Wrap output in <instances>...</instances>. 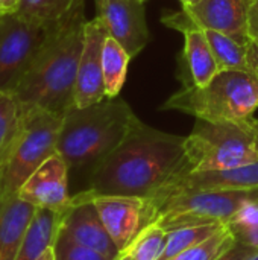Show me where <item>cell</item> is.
Listing matches in <instances>:
<instances>
[{
  "label": "cell",
  "instance_id": "cell-22",
  "mask_svg": "<svg viewBox=\"0 0 258 260\" xmlns=\"http://www.w3.org/2000/svg\"><path fill=\"white\" fill-rule=\"evenodd\" d=\"M236 244L234 233L225 225L208 239L193 245L172 260H217Z\"/></svg>",
  "mask_w": 258,
  "mask_h": 260
},
{
  "label": "cell",
  "instance_id": "cell-31",
  "mask_svg": "<svg viewBox=\"0 0 258 260\" xmlns=\"http://www.w3.org/2000/svg\"><path fill=\"white\" fill-rule=\"evenodd\" d=\"M20 0H0V15L3 14H15L18 9Z\"/></svg>",
  "mask_w": 258,
  "mask_h": 260
},
{
  "label": "cell",
  "instance_id": "cell-20",
  "mask_svg": "<svg viewBox=\"0 0 258 260\" xmlns=\"http://www.w3.org/2000/svg\"><path fill=\"white\" fill-rule=\"evenodd\" d=\"M204 32L216 58L219 70H248L246 53L249 41L246 44L240 43L233 37L214 29H204Z\"/></svg>",
  "mask_w": 258,
  "mask_h": 260
},
{
  "label": "cell",
  "instance_id": "cell-11",
  "mask_svg": "<svg viewBox=\"0 0 258 260\" xmlns=\"http://www.w3.org/2000/svg\"><path fill=\"white\" fill-rule=\"evenodd\" d=\"M61 232L73 241L102 253L109 260H116L120 256V251L100 219L93 195L87 189L71 197L62 213Z\"/></svg>",
  "mask_w": 258,
  "mask_h": 260
},
{
  "label": "cell",
  "instance_id": "cell-25",
  "mask_svg": "<svg viewBox=\"0 0 258 260\" xmlns=\"http://www.w3.org/2000/svg\"><path fill=\"white\" fill-rule=\"evenodd\" d=\"M23 107L18 104L14 94H0V154L14 136L21 119Z\"/></svg>",
  "mask_w": 258,
  "mask_h": 260
},
{
  "label": "cell",
  "instance_id": "cell-19",
  "mask_svg": "<svg viewBox=\"0 0 258 260\" xmlns=\"http://www.w3.org/2000/svg\"><path fill=\"white\" fill-rule=\"evenodd\" d=\"M129 53L111 37H106L102 52V70L106 98H117L126 81Z\"/></svg>",
  "mask_w": 258,
  "mask_h": 260
},
{
  "label": "cell",
  "instance_id": "cell-32",
  "mask_svg": "<svg viewBox=\"0 0 258 260\" xmlns=\"http://www.w3.org/2000/svg\"><path fill=\"white\" fill-rule=\"evenodd\" d=\"M38 260H55L53 247H52V248H49V250H47V251H46V253H44V254H43V256H41Z\"/></svg>",
  "mask_w": 258,
  "mask_h": 260
},
{
  "label": "cell",
  "instance_id": "cell-16",
  "mask_svg": "<svg viewBox=\"0 0 258 260\" xmlns=\"http://www.w3.org/2000/svg\"><path fill=\"white\" fill-rule=\"evenodd\" d=\"M182 35H184V50H182L184 59L181 61V64L184 66V70H181L179 75L184 73V76H178V78L181 79L182 87L184 85L204 87L220 72L216 58L211 52V47L208 44V40L202 27L192 26L186 29Z\"/></svg>",
  "mask_w": 258,
  "mask_h": 260
},
{
  "label": "cell",
  "instance_id": "cell-4",
  "mask_svg": "<svg viewBox=\"0 0 258 260\" xmlns=\"http://www.w3.org/2000/svg\"><path fill=\"white\" fill-rule=\"evenodd\" d=\"M257 108L258 76L248 70H220L207 85H184L161 105L213 123L248 120Z\"/></svg>",
  "mask_w": 258,
  "mask_h": 260
},
{
  "label": "cell",
  "instance_id": "cell-1",
  "mask_svg": "<svg viewBox=\"0 0 258 260\" xmlns=\"http://www.w3.org/2000/svg\"><path fill=\"white\" fill-rule=\"evenodd\" d=\"M186 137L138 120L122 145L90 172L93 197L151 198L186 172Z\"/></svg>",
  "mask_w": 258,
  "mask_h": 260
},
{
  "label": "cell",
  "instance_id": "cell-14",
  "mask_svg": "<svg viewBox=\"0 0 258 260\" xmlns=\"http://www.w3.org/2000/svg\"><path fill=\"white\" fill-rule=\"evenodd\" d=\"M68 172L67 163L56 152L23 183L17 195L36 209L62 212L71 200L68 195Z\"/></svg>",
  "mask_w": 258,
  "mask_h": 260
},
{
  "label": "cell",
  "instance_id": "cell-17",
  "mask_svg": "<svg viewBox=\"0 0 258 260\" xmlns=\"http://www.w3.org/2000/svg\"><path fill=\"white\" fill-rule=\"evenodd\" d=\"M35 212L17 193H0V260H15Z\"/></svg>",
  "mask_w": 258,
  "mask_h": 260
},
{
  "label": "cell",
  "instance_id": "cell-24",
  "mask_svg": "<svg viewBox=\"0 0 258 260\" xmlns=\"http://www.w3.org/2000/svg\"><path fill=\"white\" fill-rule=\"evenodd\" d=\"M167 233L158 225L152 224L146 227L126 250L134 260H158L166 247Z\"/></svg>",
  "mask_w": 258,
  "mask_h": 260
},
{
  "label": "cell",
  "instance_id": "cell-10",
  "mask_svg": "<svg viewBox=\"0 0 258 260\" xmlns=\"http://www.w3.org/2000/svg\"><path fill=\"white\" fill-rule=\"evenodd\" d=\"M96 17L131 58L137 56L149 43L144 5L140 0H94Z\"/></svg>",
  "mask_w": 258,
  "mask_h": 260
},
{
  "label": "cell",
  "instance_id": "cell-5",
  "mask_svg": "<svg viewBox=\"0 0 258 260\" xmlns=\"http://www.w3.org/2000/svg\"><path fill=\"white\" fill-rule=\"evenodd\" d=\"M186 172L227 171L258 161V120H196L184 142ZM182 175V174H181Z\"/></svg>",
  "mask_w": 258,
  "mask_h": 260
},
{
  "label": "cell",
  "instance_id": "cell-15",
  "mask_svg": "<svg viewBox=\"0 0 258 260\" xmlns=\"http://www.w3.org/2000/svg\"><path fill=\"white\" fill-rule=\"evenodd\" d=\"M258 189V161L227 169V171H208L182 174L172 178L155 195H169L176 192H195V190H249Z\"/></svg>",
  "mask_w": 258,
  "mask_h": 260
},
{
  "label": "cell",
  "instance_id": "cell-8",
  "mask_svg": "<svg viewBox=\"0 0 258 260\" xmlns=\"http://www.w3.org/2000/svg\"><path fill=\"white\" fill-rule=\"evenodd\" d=\"M70 11L53 23L29 21L18 14L0 15V94L17 90L38 53L65 24Z\"/></svg>",
  "mask_w": 258,
  "mask_h": 260
},
{
  "label": "cell",
  "instance_id": "cell-18",
  "mask_svg": "<svg viewBox=\"0 0 258 260\" xmlns=\"http://www.w3.org/2000/svg\"><path fill=\"white\" fill-rule=\"evenodd\" d=\"M62 212L50 209H36L20 245L15 260H38L55 241L61 230Z\"/></svg>",
  "mask_w": 258,
  "mask_h": 260
},
{
  "label": "cell",
  "instance_id": "cell-36",
  "mask_svg": "<svg viewBox=\"0 0 258 260\" xmlns=\"http://www.w3.org/2000/svg\"><path fill=\"white\" fill-rule=\"evenodd\" d=\"M249 260H258V251L257 253H255V254H254V256H252V257H251V259Z\"/></svg>",
  "mask_w": 258,
  "mask_h": 260
},
{
  "label": "cell",
  "instance_id": "cell-2",
  "mask_svg": "<svg viewBox=\"0 0 258 260\" xmlns=\"http://www.w3.org/2000/svg\"><path fill=\"white\" fill-rule=\"evenodd\" d=\"M85 24V0H76L65 24L38 53L12 93L21 107H35L61 116L75 107Z\"/></svg>",
  "mask_w": 258,
  "mask_h": 260
},
{
  "label": "cell",
  "instance_id": "cell-21",
  "mask_svg": "<svg viewBox=\"0 0 258 260\" xmlns=\"http://www.w3.org/2000/svg\"><path fill=\"white\" fill-rule=\"evenodd\" d=\"M224 224H208L201 227H189V229H179L167 233L166 247L163 250V254L158 260H172L181 254L182 251L192 248L193 245L208 239L216 232L224 229Z\"/></svg>",
  "mask_w": 258,
  "mask_h": 260
},
{
  "label": "cell",
  "instance_id": "cell-28",
  "mask_svg": "<svg viewBox=\"0 0 258 260\" xmlns=\"http://www.w3.org/2000/svg\"><path fill=\"white\" fill-rule=\"evenodd\" d=\"M246 66L248 70L258 76V38H249L248 53H246Z\"/></svg>",
  "mask_w": 258,
  "mask_h": 260
},
{
  "label": "cell",
  "instance_id": "cell-13",
  "mask_svg": "<svg viewBox=\"0 0 258 260\" xmlns=\"http://www.w3.org/2000/svg\"><path fill=\"white\" fill-rule=\"evenodd\" d=\"M100 219L116 244L117 250L125 253L135 238L148 227L146 200L138 197H93Z\"/></svg>",
  "mask_w": 258,
  "mask_h": 260
},
{
  "label": "cell",
  "instance_id": "cell-9",
  "mask_svg": "<svg viewBox=\"0 0 258 260\" xmlns=\"http://www.w3.org/2000/svg\"><path fill=\"white\" fill-rule=\"evenodd\" d=\"M258 0H201L193 6H181L179 11L167 12L161 21L178 32L192 26L220 30L240 43L249 41L248 18Z\"/></svg>",
  "mask_w": 258,
  "mask_h": 260
},
{
  "label": "cell",
  "instance_id": "cell-7",
  "mask_svg": "<svg viewBox=\"0 0 258 260\" xmlns=\"http://www.w3.org/2000/svg\"><path fill=\"white\" fill-rule=\"evenodd\" d=\"M64 116L23 107L17 131L0 154V193H17L23 183L53 154Z\"/></svg>",
  "mask_w": 258,
  "mask_h": 260
},
{
  "label": "cell",
  "instance_id": "cell-27",
  "mask_svg": "<svg viewBox=\"0 0 258 260\" xmlns=\"http://www.w3.org/2000/svg\"><path fill=\"white\" fill-rule=\"evenodd\" d=\"M257 251L258 250H255V248L236 241L233 248L228 250L224 256H220L217 260H249Z\"/></svg>",
  "mask_w": 258,
  "mask_h": 260
},
{
  "label": "cell",
  "instance_id": "cell-34",
  "mask_svg": "<svg viewBox=\"0 0 258 260\" xmlns=\"http://www.w3.org/2000/svg\"><path fill=\"white\" fill-rule=\"evenodd\" d=\"M201 0H187V6H193V5H196V3H199Z\"/></svg>",
  "mask_w": 258,
  "mask_h": 260
},
{
  "label": "cell",
  "instance_id": "cell-26",
  "mask_svg": "<svg viewBox=\"0 0 258 260\" xmlns=\"http://www.w3.org/2000/svg\"><path fill=\"white\" fill-rule=\"evenodd\" d=\"M55 260H109L102 253L85 247L59 230L53 245Z\"/></svg>",
  "mask_w": 258,
  "mask_h": 260
},
{
  "label": "cell",
  "instance_id": "cell-29",
  "mask_svg": "<svg viewBox=\"0 0 258 260\" xmlns=\"http://www.w3.org/2000/svg\"><path fill=\"white\" fill-rule=\"evenodd\" d=\"M236 241H239V242H242L245 245H249V247L258 250V227H255L254 230L246 232V233L237 235L236 236Z\"/></svg>",
  "mask_w": 258,
  "mask_h": 260
},
{
  "label": "cell",
  "instance_id": "cell-6",
  "mask_svg": "<svg viewBox=\"0 0 258 260\" xmlns=\"http://www.w3.org/2000/svg\"><path fill=\"white\" fill-rule=\"evenodd\" d=\"M258 200V189L195 190L146 198V224H158L166 233L208 224L227 225L249 201Z\"/></svg>",
  "mask_w": 258,
  "mask_h": 260
},
{
  "label": "cell",
  "instance_id": "cell-23",
  "mask_svg": "<svg viewBox=\"0 0 258 260\" xmlns=\"http://www.w3.org/2000/svg\"><path fill=\"white\" fill-rule=\"evenodd\" d=\"M76 0H20L15 14L36 23H53L61 20Z\"/></svg>",
  "mask_w": 258,
  "mask_h": 260
},
{
  "label": "cell",
  "instance_id": "cell-30",
  "mask_svg": "<svg viewBox=\"0 0 258 260\" xmlns=\"http://www.w3.org/2000/svg\"><path fill=\"white\" fill-rule=\"evenodd\" d=\"M248 34L252 38H258V2L252 6L248 18Z\"/></svg>",
  "mask_w": 258,
  "mask_h": 260
},
{
  "label": "cell",
  "instance_id": "cell-37",
  "mask_svg": "<svg viewBox=\"0 0 258 260\" xmlns=\"http://www.w3.org/2000/svg\"><path fill=\"white\" fill-rule=\"evenodd\" d=\"M140 2H143V3H144V0H140Z\"/></svg>",
  "mask_w": 258,
  "mask_h": 260
},
{
  "label": "cell",
  "instance_id": "cell-35",
  "mask_svg": "<svg viewBox=\"0 0 258 260\" xmlns=\"http://www.w3.org/2000/svg\"><path fill=\"white\" fill-rule=\"evenodd\" d=\"M181 6H187V0H179Z\"/></svg>",
  "mask_w": 258,
  "mask_h": 260
},
{
  "label": "cell",
  "instance_id": "cell-12",
  "mask_svg": "<svg viewBox=\"0 0 258 260\" xmlns=\"http://www.w3.org/2000/svg\"><path fill=\"white\" fill-rule=\"evenodd\" d=\"M106 37L108 32L97 17L87 21L75 87V107L84 108L106 99L102 70V52Z\"/></svg>",
  "mask_w": 258,
  "mask_h": 260
},
{
  "label": "cell",
  "instance_id": "cell-33",
  "mask_svg": "<svg viewBox=\"0 0 258 260\" xmlns=\"http://www.w3.org/2000/svg\"><path fill=\"white\" fill-rule=\"evenodd\" d=\"M116 260H134V257H132L128 251H125V253H122Z\"/></svg>",
  "mask_w": 258,
  "mask_h": 260
},
{
  "label": "cell",
  "instance_id": "cell-3",
  "mask_svg": "<svg viewBox=\"0 0 258 260\" xmlns=\"http://www.w3.org/2000/svg\"><path fill=\"white\" fill-rule=\"evenodd\" d=\"M140 119L122 98L70 108L62 122L56 151L68 171L88 169L103 161L128 137Z\"/></svg>",
  "mask_w": 258,
  "mask_h": 260
}]
</instances>
